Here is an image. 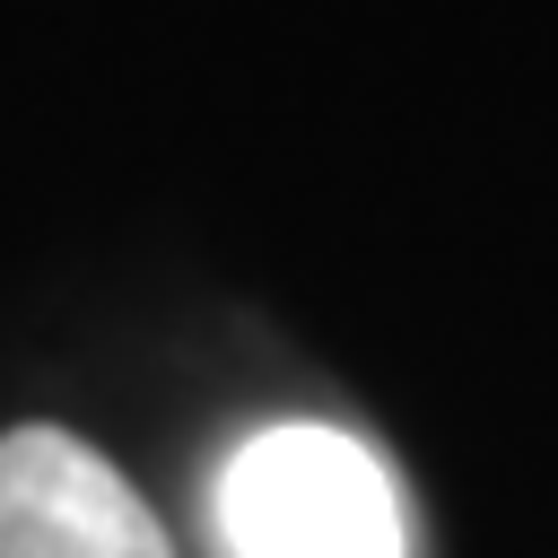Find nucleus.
<instances>
[{
    "mask_svg": "<svg viewBox=\"0 0 558 558\" xmlns=\"http://www.w3.org/2000/svg\"><path fill=\"white\" fill-rule=\"evenodd\" d=\"M218 523L235 558H401L392 471L357 436L314 418H279L235 445Z\"/></svg>",
    "mask_w": 558,
    "mask_h": 558,
    "instance_id": "f257e3e1",
    "label": "nucleus"
},
{
    "mask_svg": "<svg viewBox=\"0 0 558 558\" xmlns=\"http://www.w3.org/2000/svg\"><path fill=\"white\" fill-rule=\"evenodd\" d=\"M0 558H174L148 497L70 427L0 436Z\"/></svg>",
    "mask_w": 558,
    "mask_h": 558,
    "instance_id": "f03ea898",
    "label": "nucleus"
}]
</instances>
